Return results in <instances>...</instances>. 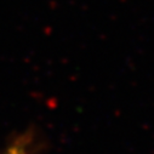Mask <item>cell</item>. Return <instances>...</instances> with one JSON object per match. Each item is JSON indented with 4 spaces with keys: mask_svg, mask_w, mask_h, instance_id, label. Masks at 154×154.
Returning <instances> with one entry per match:
<instances>
[{
    "mask_svg": "<svg viewBox=\"0 0 154 154\" xmlns=\"http://www.w3.org/2000/svg\"><path fill=\"white\" fill-rule=\"evenodd\" d=\"M30 149V140L27 136H22L15 140L3 154H29Z\"/></svg>",
    "mask_w": 154,
    "mask_h": 154,
    "instance_id": "6da1fadb",
    "label": "cell"
}]
</instances>
